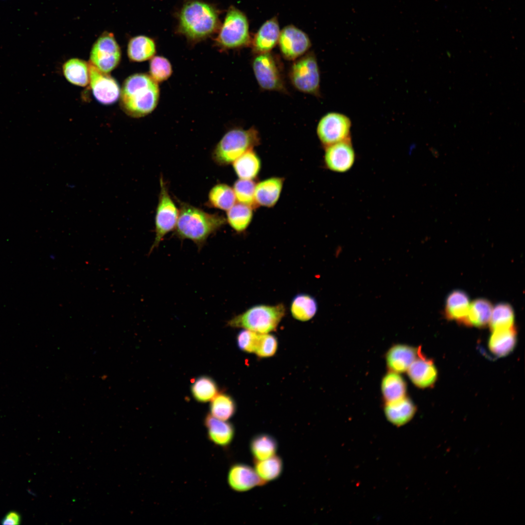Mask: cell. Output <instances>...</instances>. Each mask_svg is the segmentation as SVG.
<instances>
[{
    "mask_svg": "<svg viewBox=\"0 0 525 525\" xmlns=\"http://www.w3.org/2000/svg\"><path fill=\"white\" fill-rule=\"evenodd\" d=\"M220 10L201 0H187L177 14V32L196 43L218 32L221 25Z\"/></svg>",
    "mask_w": 525,
    "mask_h": 525,
    "instance_id": "obj_1",
    "label": "cell"
},
{
    "mask_svg": "<svg viewBox=\"0 0 525 525\" xmlns=\"http://www.w3.org/2000/svg\"><path fill=\"white\" fill-rule=\"evenodd\" d=\"M160 90L158 83L146 73H136L124 81L120 92V105L129 116L140 118L156 108Z\"/></svg>",
    "mask_w": 525,
    "mask_h": 525,
    "instance_id": "obj_2",
    "label": "cell"
},
{
    "mask_svg": "<svg viewBox=\"0 0 525 525\" xmlns=\"http://www.w3.org/2000/svg\"><path fill=\"white\" fill-rule=\"evenodd\" d=\"M226 219L218 214H211L181 202L175 235L179 238L192 241L201 249L209 236L226 223Z\"/></svg>",
    "mask_w": 525,
    "mask_h": 525,
    "instance_id": "obj_3",
    "label": "cell"
},
{
    "mask_svg": "<svg viewBox=\"0 0 525 525\" xmlns=\"http://www.w3.org/2000/svg\"><path fill=\"white\" fill-rule=\"evenodd\" d=\"M260 140L259 132L254 127L247 129H232L225 133L216 145L212 158L218 165H228L259 145Z\"/></svg>",
    "mask_w": 525,
    "mask_h": 525,
    "instance_id": "obj_4",
    "label": "cell"
},
{
    "mask_svg": "<svg viewBox=\"0 0 525 525\" xmlns=\"http://www.w3.org/2000/svg\"><path fill=\"white\" fill-rule=\"evenodd\" d=\"M283 304L256 305L236 315L227 322L229 327L243 328L260 333L276 330L285 314Z\"/></svg>",
    "mask_w": 525,
    "mask_h": 525,
    "instance_id": "obj_5",
    "label": "cell"
},
{
    "mask_svg": "<svg viewBox=\"0 0 525 525\" xmlns=\"http://www.w3.org/2000/svg\"><path fill=\"white\" fill-rule=\"evenodd\" d=\"M217 33L214 43L223 50L239 49L251 45L252 38L248 18L243 12L234 6L228 8Z\"/></svg>",
    "mask_w": 525,
    "mask_h": 525,
    "instance_id": "obj_6",
    "label": "cell"
},
{
    "mask_svg": "<svg viewBox=\"0 0 525 525\" xmlns=\"http://www.w3.org/2000/svg\"><path fill=\"white\" fill-rule=\"evenodd\" d=\"M289 77L293 86L298 90L307 94L319 96L320 70L315 54L305 53L293 64Z\"/></svg>",
    "mask_w": 525,
    "mask_h": 525,
    "instance_id": "obj_7",
    "label": "cell"
},
{
    "mask_svg": "<svg viewBox=\"0 0 525 525\" xmlns=\"http://www.w3.org/2000/svg\"><path fill=\"white\" fill-rule=\"evenodd\" d=\"M160 187L155 217V237L149 254L158 247L165 236L175 228L179 214V210L169 194L162 176L160 178Z\"/></svg>",
    "mask_w": 525,
    "mask_h": 525,
    "instance_id": "obj_8",
    "label": "cell"
},
{
    "mask_svg": "<svg viewBox=\"0 0 525 525\" xmlns=\"http://www.w3.org/2000/svg\"><path fill=\"white\" fill-rule=\"evenodd\" d=\"M276 56L270 52L256 54L252 62L254 75L262 89L286 92L282 70Z\"/></svg>",
    "mask_w": 525,
    "mask_h": 525,
    "instance_id": "obj_9",
    "label": "cell"
},
{
    "mask_svg": "<svg viewBox=\"0 0 525 525\" xmlns=\"http://www.w3.org/2000/svg\"><path fill=\"white\" fill-rule=\"evenodd\" d=\"M121 50L113 34L105 32L94 43L90 52V63L101 71L108 73L119 65Z\"/></svg>",
    "mask_w": 525,
    "mask_h": 525,
    "instance_id": "obj_10",
    "label": "cell"
},
{
    "mask_svg": "<svg viewBox=\"0 0 525 525\" xmlns=\"http://www.w3.org/2000/svg\"><path fill=\"white\" fill-rule=\"evenodd\" d=\"M351 122L346 115L329 112L319 121L316 133L322 144L326 147L343 141L351 140Z\"/></svg>",
    "mask_w": 525,
    "mask_h": 525,
    "instance_id": "obj_11",
    "label": "cell"
},
{
    "mask_svg": "<svg viewBox=\"0 0 525 525\" xmlns=\"http://www.w3.org/2000/svg\"><path fill=\"white\" fill-rule=\"evenodd\" d=\"M278 44L283 56L289 60L302 56L311 46L308 35L293 25H287L280 30Z\"/></svg>",
    "mask_w": 525,
    "mask_h": 525,
    "instance_id": "obj_12",
    "label": "cell"
},
{
    "mask_svg": "<svg viewBox=\"0 0 525 525\" xmlns=\"http://www.w3.org/2000/svg\"><path fill=\"white\" fill-rule=\"evenodd\" d=\"M89 83L95 99L104 105H111L120 97V88L116 81L90 63L88 64Z\"/></svg>",
    "mask_w": 525,
    "mask_h": 525,
    "instance_id": "obj_13",
    "label": "cell"
},
{
    "mask_svg": "<svg viewBox=\"0 0 525 525\" xmlns=\"http://www.w3.org/2000/svg\"><path fill=\"white\" fill-rule=\"evenodd\" d=\"M324 158L326 167L332 171L344 173L350 170L356 159L351 140L325 147Z\"/></svg>",
    "mask_w": 525,
    "mask_h": 525,
    "instance_id": "obj_14",
    "label": "cell"
},
{
    "mask_svg": "<svg viewBox=\"0 0 525 525\" xmlns=\"http://www.w3.org/2000/svg\"><path fill=\"white\" fill-rule=\"evenodd\" d=\"M227 482L234 491L243 492L265 484L260 478L254 468L249 465L236 463L231 465L227 474Z\"/></svg>",
    "mask_w": 525,
    "mask_h": 525,
    "instance_id": "obj_15",
    "label": "cell"
},
{
    "mask_svg": "<svg viewBox=\"0 0 525 525\" xmlns=\"http://www.w3.org/2000/svg\"><path fill=\"white\" fill-rule=\"evenodd\" d=\"M204 425L208 440L214 445L226 448L232 443L235 431L232 423L218 419L208 414L204 419Z\"/></svg>",
    "mask_w": 525,
    "mask_h": 525,
    "instance_id": "obj_16",
    "label": "cell"
},
{
    "mask_svg": "<svg viewBox=\"0 0 525 525\" xmlns=\"http://www.w3.org/2000/svg\"><path fill=\"white\" fill-rule=\"evenodd\" d=\"M280 30L276 17L264 22L252 38L251 46L256 54L270 52L278 43Z\"/></svg>",
    "mask_w": 525,
    "mask_h": 525,
    "instance_id": "obj_17",
    "label": "cell"
},
{
    "mask_svg": "<svg viewBox=\"0 0 525 525\" xmlns=\"http://www.w3.org/2000/svg\"><path fill=\"white\" fill-rule=\"evenodd\" d=\"M408 375L416 386L425 388L433 385L437 377V371L433 362L420 354L410 366Z\"/></svg>",
    "mask_w": 525,
    "mask_h": 525,
    "instance_id": "obj_18",
    "label": "cell"
},
{
    "mask_svg": "<svg viewBox=\"0 0 525 525\" xmlns=\"http://www.w3.org/2000/svg\"><path fill=\"white\" fill-rule=\"evenodd\" d=\"M420 353V350L417 348L405 345H396L386 353L387 367L391 371L403 372L407 370Z\"/></svg>",
    "mask_w": 525,
    "mask_h": 525,
    "instance_id": "obj_19",
    "label": "cell"
},
{
    "mask_svg": "<svg viewBox=\"0 0 525 525\" xmlns=\"http://www.w3.org/2000/svg\"><path fill=\"white\" fill-rule=\"evenodd\" d=\"M283 182V178L272 177L256 184L255 200L258 206H274L279 199Z\"/></svg>",
    "mask_w": 525,
    "mask_h": 525,
    "instance_id": "obj_20",
    "label": "cell"
},
{
    "mask_svg": "<svg viewBox=\"0 0 525 525\" xmlns=\"http://www.w3.org/2000/svg\"><path fill=\"white\" fill-rule=\"evenodd\" d=\"M416 412V406L405 396L397 401L386 402L385 413L387 419L394 425L400 426L410 420Z\"/></svg>",
    "mask_w": 525,
    "mask_h": 525,
    "instance_id": "obj_21",
    "label": "cell"
},
{
    "mask_svg": "<svg viewBox=\"0 0 525 525\" xmlns=\"http://www.w3.org/2000/svg\"><path fill=\"white\" fill-rule=\"evenodd\" d=\"M156 51L155 40L146 35H139L132 37L127 45V55L133 62H141L151 59L155 56Z\"/></svg>",
    "mask_w": 525,
    "mask_h": 525,
    "instance_id": "obj_22",
    "label": "cell"
},
{
    "mask_svg": "<svg viewBox=\"0 0 525 525\" xmlns=\"http://www.w3.org/2000/svg\"><path fill=\"white\" fill-rule=\"evenodd\" d=\"M469 298L461 290H455L447 297L444 314L446 318L463 324L470 306Z\"/></svg>",
    "mask_w": 525,
    "mask_h": 525,
    "instance_id": "obj_23",
    "label": "cell"
},
{
    "mask_svg": "<svg viewBox=\"0 0 525 525\" xmlns=\"http://www.w3.org/2000/svg\"><path fill=\"white\" fill-rule=\"evenodd\" d=\"M492 331L489 342L490 351L498 356L509 354L513 350L516 342V332L514 326Z\"/></svg>",
    "mask_w": 525,
    "mask_h": 525,
    "instance_id": "obj_24",
    "label": "cell"
},
{
    "mask_svg": "<svg viewBox=\"0 0 525 525\" xmlns=\"http://www.w3.org/2000/svg\"><path fill=\"white\" fill-rule=\"evenodd\" d=\"M234 171L240 179H255L261 168V162L257 154L252 150L243 154L233 162Z\"/></svg>",
    "mask_w": 525,
    "mask_h": 525,
    "instance_id": "obj_25",
    "label": "cell"
},
{
    "mask_svg": "<svg viewBox=\"0 0 525 525\" xmlns=\"http://www.w3.org/2000/svg\"><path fill=\"white\" fill-rule=\"evenodd\" d=\"M492 305L488 299L478 298L470 304L464 324L475 327H484L489 323Z\"/></svg>",
    "mask_w": 525,
    "mask_h": 525,
    "instance_id": "obj_26",
    "label": "cell"
},
{
    "mask_svg": "<svg viewBox=\"0 0 525 525\" xmlns=\"http://www.w3.org/2000/svg\"><path fill=\"white\" fill-rule=\"evenodd\" d=\"M317 303L314 297L304 293L297 295L293 298L290 305L292 316L301 321L312 319L317 311Z\"/></svg>",
    "mask_w": 525,
    "mask_h": 525,
    "instance_id": "obj_27",
    "label": "cell"
},
{
    "mask_svg": "<svg viewBox=\"0 0 525 525\" xmlns=\"http://www.w3.org/2000/svg\"><path fill=\"white\" fill-rule=\"evenodd\" d=\"M249 447L254 460H261L276 455L278 444L274 437L268 434L262 433L253 437Z\"/></svg>",
    "mask_w": 525,
    "mask_h": 525,
    "instance_id": "obj_28",
    "label": "cell"
},
{
    "mask_svg": "<svg viewBox=\"0 0 525 525\" xmlns=\"http://www.w3.org/2000/svg\"><path fill=\"white\" fill-rule=\"evenodd\" d=\"M63 72L70 83L85 87L89 82L88 64L79 58H71L63 66Z\"/></svg>",
    "mask_w": 525,
    "mask_h": 525,
    "instance_id": "obj_29",
    "label": "cell"
},
{
    "mask_svg": "<svg viewBox=\"0 0 525 525\" xmlns=\"http://www.w3.org/2000/svg\"><path fill=\"white\" fill-rule=\"evenodd\" d=\"M406 385L403 378L396 372L391 371L384 377L382 391L386 402L399 400L404 397Z\"/></svg>",
    "mask_w": 525,
    "mask_h": 525,
    "instance_id": "obj_30",
    "label": "cell"
},
{
    "mask_svg": "<svg viewBox=\"0 0 525 525\" xmlns=\"http://www.w3.org/2000/svg\"><path fill=\"white\" fill-rule=\"evenodd\" d=\"M254 462L256 472L265 484L278 478L283 471L282 460L276 455L264 460H254Z\"/></svg>",
    "mask_w": 525,
    "mask_h": 525,
    "instance_id": "obj_31",
    "label": "cell"
},
{
    "mask_svg": "<svg viewBox=\"0 0 525 525\" xmlns=\"http://www.w3.org/2000/svg\"><path fill=\"white\" fill-rule=\"evenodd\" d=\"M236 199L233 189L223 183L213 186L208 195L209 206L224 210L230 209L235 204Z\"/></svg>",
    "mask_w": 525,
    "mask_h": 525,
    "instance_id": "obj_32",
    "label": "cell"
},
{
    "mask_svg": "<svg viewBox=\"0 0 525 525\" xmlns=\"http://www.w3.org/2000/svg\"><path fill=\"white\" fill-rule=\"evenodd\" d=\"M253 208L238 203L228 210L226 221L236 232L245 231L250 224L253 218Z\"/></svg>",
    "mask_w": 525,
    "mask_h": 525,
    "instance_id": "obj_33",
    "label": "cell"
},
{
    "mask_svg": "<svg viewBox=\"0 0 525 525\" xmlns=\"http://www.w3.org/2000/svg\"><path fill=\"white\" fill-rule=\"evenodd\" d=\"M236 409L233 399L228 394L217 393L211 400L210 414L218 419L228 420L234 415Z\"/></svg>",
    "mask_w": 525,
    "mask_h": 525,
    "instance_id": "obj_34",
    "label": "cell"
},
{
    "mask_svg": "<svg viewBox=\"0 0 525 525\" xmlns=\"http://www.w3.org/2000/svg\"><path fill=\"white\" fill-rule=\"evenodd\" d=\"M514 320L512 307L508 303H501L492 309L489 323L492 331L508 329L514 326Z\"/></svg>",
    "mask_w": 525,
    "mask_h": 525,
    "instance_id": "obj_35",
    "label": "cell"
},
{
    "mask_svg": "<svg viewBox=\"0 0 525 525\" xmlns=\"http://www.w3.org/2000/svg\"><path fill=\"white\" fill-rule=\"evenodd\" d=\"M218 388L216 382L208 376L197 378L191 386V392L195 400L201 402L211 401L217 394Z\"/></svg>",
    "mask_w": 525,
    "mask_h": 525,
    "instance_id": "obj_36",
    "label": "cell"
},
{
    "mask_svg": "<svg viewBox=\"0 0 525 525\" xmlns=\"http://www.w3.org/2000/svg\"><path fill=\"white\" fill-rule=\"evenodd\" d=\"M256 184L251 179L240 178L235 182L233 189L239 203L248 205L253 209L258 207L255 200Z\"/></svg>",
    "mask_w": 525,
    "mask_h": 525,
    "instance_id": "obj_37",
    "label": "cell"
},
{
    "mask_svg": "<svg viewBox=\"0 0 525 525\" xmlns=\"http://www.w3.org/2000/svg\"><path fill=\"white\" fill-rule=\"evenodd\" d=\"M172 66L169 60L162 56H154L150 59L149 75L157 83L167 80L172 75Z\"/></svg>",
    "mask_w": 525,
    "mask_h": 525,
    "instance_id": "obj_38",
    "label": "cell"
},
{
    "mask_svg": "<svg viewBox=\"0 0 525 525\" xmlns=\"http://www.w3.org/2000/svg\"><path fill=\"white\" fill-rule=\"evenodd\" d=\"M261 334L245 329L240 331L237 337L239 348L245 352L255 353L259 345Z\"/></svg>",
    "mask_w": 525,
    "mask_h": 525,
    "instance_id": "obj_39",
    "label": "cell"
},
{
    "mask_svg": "<svg viewBox=\"0 0 525 525\" xmlns=\"http://www.w3.org/2000/svg\"><path fill=\"white\" fill-rule=\"evenodd\" d=\"M278 343L276 337L268 333H261L257 349L255 354L260 358L273 356L276 352Z\"/></svg>",
    "mask_w": 525,
    "mask_h": 525,
    "instance_id": "obj_40",
    "label": "cell"
},
{
    "mask_svg": "<svg viewBox=\"0 0 525 525\" xmlns=\"http://www.w3.org/2000/svg\"><path fill=\"white\" fill-rule=\"evenodd\" d=\"M21 518L20 515L15 511H11L7 513L1 520L2 525H16L20 524Z\"/></svg>",
    "mask_w": 525,
    "mask_h": 525,
    "instance_id": "obj_41",
    "label": "cell"
}]
</instances>
